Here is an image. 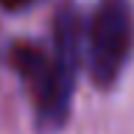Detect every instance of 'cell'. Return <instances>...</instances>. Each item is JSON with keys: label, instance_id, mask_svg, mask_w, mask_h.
<instances>
[{"label": "cell", "instance_id": "1", "mask_svg": "<svg viewBox=\"0 0 134 134\" xmlns=\"http://www.w3.org/2000/svg\"><path fill=\"white\" fill-rule=\"evenodd\" d=\"M14 64L31 84L39 131H59L67 123L73 106L75 78L81 64V25L73 8H62L56 14L50 56L42 53L36 45H17Z\"/></svg>", "mask_w": 134, "mask_h": 134}, {"label": "cell", "instance_id": "2", "mask_svg": "<svg viewBox=\"0 0 134 134\" xmlns=\"http://www.w3.org/2000/svg\"><path fill=\"white\" fill-rule=\"evenodd\" d=\"M134 50V11L129 0H100L87 28V70L100 90L120 81Z\"/></svg>", "mask_w": 134, "mask_h": 134}, {"label": "cell", "instance_id": "3", "mask_svg": "<svg viewBox=\"0 0 134 134\" xmlns=\"http://www.w3.org/2000/svg\"><path fill=\"white\" fill-rule=\"evenodd\" d=\"M34 0H0V6L8 8V11H20V8H28Z\"/></svg>", "mask_w": 134, "mask_h": 134}]
</instances>
